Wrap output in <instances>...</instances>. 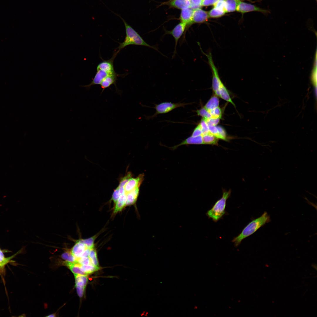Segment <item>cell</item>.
<instances>
[{"instance_id":"obj_1","label":"cell","mask_w":317,"mask_h":317,"mask_svg":"<svg viewBox=\"0 0 317 317\" xmlns=\"http://www.w3.org/2000/svg\"><path fill=\"white\" fill-rule=\"evenodd\" d=\"M270 220L269 216L267 212H264L261 216L249 223L241 233L233 239L232 242L234 243L235 247H237L243 239L253 234Z\"/></svg>"},{"instance_id":"obj_2","label":"cell","mask_w":317,"mask_h":317,"mask_svg":"<svg viewBox=\"0 0 317 317\" xmlns=\"http://www.w3.org/2000/svg\"><path fill=\"white\" fill-rule=\"evenodd\" d=\"M113 13H114L113 12ZM122 20L125 26L126 36L124 41L120 43L117 48L118 51L125 47L130 45H135L146 46L158 51L155 47L147 43L139 34L126 21L118 14L114 13Z\"/></svg>"},{"instance_id":"obj_3","label":"cell","mask_w":317,"mask_h":317,"mask_svg":"<svg viewBox=\"0 0 317 317\" xmlns=\"http://www.w3.org/2000/svg\"><path fill=\"white\" fill-rule=\"evenodd\" d=\"M231 192L230 189L227 191L223 189L222 197L207 211V215L213 221L217 222L225 214L226 201L230 196Z\"/></svg>"},{"instance_id":"obj_4","label":"cell","mask_w":317,"mask_h":317,"mask_svg":"<svg viewBox=\"0 0 317 317\" xmlns=\"http://www.w3.org/2000/svg\"><path fill=\"white\" fill-rule=\"evenodd\" d=\"M189 104L183 103H173L170 102H164L158 104H155L154 108L155 113L151 118H154L158 114L168 113L174 109L180 107H184Z\"/></svg>"},{"instance_id":"obj_5","label":"cell","mask_w":317,"mask_h":317,"mask_svg":"<svg viewBox=\"0 0 317 317\" xmlns=\"http://www.w3.org/2000/svg\"><path fill=\"white\" fill-rule=\"evenodd\" d=\"M236 10L242 14L253 11H258L264 14H267L270 13V11L268 10L251 4L241 1L240 0L238 1Z\"/></svg>"},{"instance_id":"obj_6","label":"cell","mask_w":317,"mask_h":317,"mask_svg":"<svg viewBox=\"0 0 317 317\" xmlns=\"http://www.w3.org/2000/svg\"><path fill=\"white\" fill-rule=\"evenodd\" d=\"M187 26L186 23L181 22L176 25L171 30L166 31L165 35H171L173 37L175 41V46L173 56V57L174 56L176 53V48L178 41L183 35Z\"/></svg>"},{"instance_id":"obj_7","label":"cell","mask_w":317,"mask_h":317,"mask_svg":"<svg viewBox=\"0 0 317 317\" xmlns=\"http://www.w3.org/2000/svg\"><path fill=\"white\" fill-rule=\"evenodd\" d=\"M143 174H141L136 178H130L124 187L125 194L135 188L139 187L143 180Z\"/></svg>"},{"instance_id":"obj_8","label":"cell","mask_w":317,"mask_h":317,"mask_svg":"<svg viewBox=\"0 0 317 317\" xmlns=\"http://www.w3.org/2000/svg\"><path fill=\"white\" fill-rule=\"evenodd\" d=\"M97 72L93 79L92 81L90 84L82 86L86 87L87 89H89L92 86L100 85L101 82L107 76L116 73L111 74L106 72L104 71L98 70H97Z\"/></svg>"},{"instance_id":"obj_9","label":"cell","mask_w":317,"mask_h":317,"mask_svg":"<svg viewBox=\"0 0 317 317\" xmlns=\"http://www.w3.org/2000/svg\"><path fill=\"white\" fill-rule=\"evenodd\" d=\"M119 52L117 51L115 53L110 59L103 61L99 64L97 67V70H103L111 74L115 73L114 68L113 61L117 53Z\"/></svg>"},{"instance_id":"obj_10","label":"cell","mask_w":317,"mask_h":317,"mask_svg":"<svg viewBox=\"0 0 317 317\" xmlns=\"http://www.w3.org/2000/svg\"><path fill=\"white\" fill-rule=\"evenodd\" d=\"M87 248H88L83 242L81 239H80L76 241L74 245L70 250V251L71 254L76 258L77 260Z\"/></svg>"},{"instance_id":"obj_11","label":"cell","mask_w":317,"mask_h":317,"mask_svg":"<svg viewBox=\"0 0 317 317\" xmlns=\"http://www.w3.org/2000/svg\"><path fill=\"white\" fill-rule=\"evenodd\" d=\"M209 18L208 12L198 8L194 10L193 15V23H200L206 21Z\"/></svg>"},{"instance_id":"obj_12","label":"cell","mask_w":317,"mask_h":317,"mask_svg":"<svg viewBox=\"0 0 317 317\" xmlns=\"http://www.w3.org/2000/svg\"><path fill=\"white\" fill-rule=\"evenodd\" d=\"M202 144H203V143L202 135L197 137L191 136L183 141L179 144L171 147V149L174 150L178 146L184 145Z\"/></svg>"},{"instance_id":"obj_13","label":"cell","mask_w":317,"mask_h":317,"mask_svg":"<svg viewBox=\"0 0 317 317\" xmlns=\"http://www.w3.org/2000/svg\"><path fill=\"white\" fill-rule=\"evenodd\" d=\"M194 9L188 8L182 10L180 20L181 22L186 23L187 25L193 24L192 18Z\"/></svg>"},{"instance_id":"obj_14","label":"cell","mask_w":317,"mask_h":317,"mask_svg":"<svg viewBox=\"0 0 317 317\" xmlns=\"http://www.w3.org/2000/svg\"><path fill=\"white\" fill-rule=\"evenodd\" d=\"M171 6L181 10L191 7L190 0H170L168 2Z\"/></svg>"},{"instance_id":"obj_15","label":"cell","mask_w":317,"mask_h":317,"mask_svg":"<svg viewBox=\"0 0 317 317\" xmlns=\"http://www.w3.org/2000/svg\"><path fill=\"white\" fill-rule=\"evenodd\" d=\"M127 200L126 195L125 193L120 194L119 197L115 204L113 212V214L115 215L121 212L126 206Z\"/></svg>"},{"instance_id":"obj_16","label":"cell","mask_w":317,"mask_h":317,"mask_svg":"<svg viewBox=\"0 0 317 317\" xmlns=\"http://www.w3.org/2000/svg\"><path fill=\"white\" fill-rule=\"evenodd\" d=\"M139 187L136 188L126 194V206L135 204L139 196Z\"/></svg>"},{"instance_id":"obj_17","label":"cell","mask_w":317,"mask_h":317,"mask_svg":"<svg viewBox=\"0 0 317 317\" xmlns=\"http://www.w3.org/2000/svg\"><path fill=\"white\" fill-rule=\"evenodd\" d=\"M117 75L115 73L107 76L103 79L100 85L102 89V92L105 89L109 87L112 85L114 84L116 85L115 83Z\"/></svg>"},{"instance_id":"obj_18","label":"cell","mask_w":317,"mask_h":317,"mask_svg":"<svg viewBox=\"0 0 317 317\" xmlns=\"http://www.w3.org/2000/svg\"><path fill=\"white\" fill-rule=\"evenodd\" d=\"M63 264L68 267L74 274L87 275L81 270L80 267V264L78 262L73 263L65 261L63 262Z\"/></svg>"},{"instance_id":"obj_19","label":"cell","mask_w":317,"mask_h":317,"mask_svg":"<svg viewBox=\"0 0 317 317\" xmlns=\"http://www.w3.org/2000/svg\"><path fill=\"white\" fill-rule=\"evenodd\" d=\"M219 91V97L222 99L231 103L235 107V105L232 100L228 90L222 83L220 86Z\"/></svg>"},{"instance_id":"obj_20","label":"cell","mask_w":317,"mask_h":317,"mask_svg":"<svg viewBox=\"0 0 317 317\" xmlns=\"http://www.w3.org/2000/svg\"><path fill=\"white\" fill-rule=\"evenodd\" d=\"M203 144L217 145L218 139L209 131L202 135Z\"/></svg>"},{"instance_id":"obj_21","label":"cell","mask_w":317,"mask_h":317,"mask_svg":"<svg viewBox=\"0 0 317 317\" xmlns=\"http://www.w3.org/2000/svg\"><path fill=\"white\" fill-rule=\"evenodd\" d=\"M219 100L218 97L214 94L210 99L204 107L208 111H209L219 107Z\"/></svg>"},{"instance_id":"obj_22","label":"cell","mask_w":317,"mask_h":317,"mask_svg":"<svg viewBox=\"0 0 317 317\" xmlns=\"http://www.w3.org/2000/svg\"><path fill=\"white\" fill-rule=\"evenodd\" d=\"M239 0H225L224 10L226 13L233 12L236 10Z\"/></svg>"},{"instance_id":"obj_23","label":"cell","mask_w":317,"mask_h":317,"mask_svg":"<svg viewBox=\"0 0 317 317\" xmlns=\"http://www.w3.org/2000/svg\"><path fill=\"white\" fill-rule=\"evenodd\" d=\"M75 280V286L86 287L88 280L87 275L74 274Z\"/></svg>"},{"instance_id":"obj_24","label":"cell","mask_w":317,"mask_h":317,"mask_svg":"<svg viewBox=\"0 0 317 317\" xmlns=\"http://www.w3.org/2000/svg\"><path fill=\"white\" fill-rule=\"evenodd\" d=\"M80 267L81 270L87 275L98 270L100 269L99 266H95L92 264L82 265L80 264Z\"/></svg>"},{"instance_id":"obj_25","label":"cell","mask_w":317,"mask_h":317,"mask_svg":"<svg viewBox=\"0 0 317 317\" xmlns=\"http://www.w3.org/2000/svg\"><path fill=\"white\" fill-rule=\"evenodd\" d=\"M225 13L224 11L214 7L208 14L209 17L217 18L223 16Z\"/></svg>"},{"instance_id":"obj_26","label":"cell","mask_w":317,"mask_h":317,"mask_svg":"<svg viewBox=\"0 0 317 317\" xmlns=\"http://www.w3.org/2000/svg\"><path fill=\"white\" fill-rule=\"evenodd\" d=\"M61 258L65 261L73 263H77L76 258L71 254L70 250L68 249L61 255Z\"/></svg>"},{"instance_id":"obj_27","label":"cell","mask_w":317,"mask_h":317,"mask_svg":"<svg viewBox=\"0 0 317 317\" xmlns=\"http://www.w3.org/2000/svg\"><path fill=\"white\" fill-rule=\"evenodd\" d=\"M89 257L92 264L95 266H99V262L97 258L96 249L94 248L91 250Z\"/></svg>"},{"instance_id":"obj_28","label":"cell","mask_w":317,"mask_h":317,"mask_svg":"<svg viewBox=\"0 0 317 317\" xmlns=\"http://www.w3.org/2000/svg\"><path fill=\"white\" fill-rule=\"evenodd\" d=\"M197 115L201 116L204 119H207L212 117V116L209 112L204 107L198 109L196 111Z\"/></svg>"},{"instance_id":"obj_29","label":"cell","mask_w":317,"mask_h":317,"mask_svg":"<svg viewBox=\"0 0 317 317\" xmlns=\"http://www.w3.org/2000/svg\"><path fill=\"white\" fill-rule=\"evenodd\" d=\"M97 235H95L88 239H81V240L88 248L92 249L94 248V241Z\"/></svg>"},{"instance_id":"obj_30","label":"cell","mask_w":317,"mask_h":317,"mask_svg":"<svg viewBox=\"0 0 317 317\" xmlns=\"http://www.w3.org/2000/svg\"><path fill=\"white\" fill-rule=\"evenodd\" d=\"M208 111L210 114L212 118L221 119L222 117V112L221 108L219 107Z\"/></svg>"},{"instance_id":"obj_31","label":"cell","mask_w":317,"mask_h":317,"mask_svg":"<svg viewBox=\"0 0 317 317\" xmlns=\"http://www.w3.org/2000/svg\"><path fill=\"white\" fill-rule=\"evenodd\" d=\"M218 131L219 139L227 141L228 139L226 132L223 128L220 126H217Z\"/></svg>"},{"instance_id":"obj_32","label":"cell","mask_w":317,"mask_h":317,"mask_svg":"<svg viewBox=\"0 0 317 317\" xmlns=\"http://www.w3.org/2000/svg\"><path fill=\"white\" fill-rule=\"evenodd\" d=\"M199 124L202 130V135L206 134L209 132L208 125L204 118H203L202 119Z\"/></svg>"},{"instance_id":"obj_33","label":"cell","mask_w":317,"mask_h":317,"mask_svg":"<svg viewBox=\"0 0 317 317\" xmlns=\"http://www.w3.org/2000/svg\"><path fill=\"white\" fill-rule=\"evenodd\" d=\"M220 119L218 118L211 117L204 119L208 125L216 126L219 123Z\"/></svg>"},{"instance_id":"obj_34","label":"cell","mask_w":317,"mask_h":317,"mask_svg":"<svg viewBox=\"0 0 317 317\" xmlns=\"http://www.w3.org/2000/svg\"><path fill=\"white\" fill-rule=\"evenodd\" d=\"M317 67L316 65L315 64V65L312 70L311 75V80L313 85L316 87L317 84Z\"/></svg>"},{"instance_id":"obj_35","label":"cell","mask_w":317,"mask_h":317,"mask_svg":"<svg viewBox=\"0 0 317 317\" xmlns=\"http://www.w3.org/2000/svg\"><path fill=\"white\" fill-rule=\"evenodd\" d=\"M78 263L82 265H88L92 264L90 259L89 257L79 258L77 259Z\"/></svg>"},{"instance_id":"obj_36","label":"cell","mask_w":317,"mask_h":317,"mask_svg":"<svg viewBox=\"0 0 317 317\" xmlns=\"http://www.w3.org/2000/svg\"><path fill=\"white\" fill-rule=\"evenodd\" d=\"M120 195L119 188L118 186L114 190L112 198L110 199L115 204L117 202Z\"/></svg>"},{"instance_id":"obj_37","label":"cell","mask_w":317,"mask_h":317,"mask_svg":"<svg viewBox=\"0 0 317 317\" xmlns=\"http://www.w3.org/2000/svg\"><path fill=\"white\" fill-rule=\"evenodd\" d=\"M203 0H190L191 5L190 8L194 10L200 8L201 6V3Z\"/></svg>"},{"instance_id":"obj_38","label":"cell","mask_w":317,"mask_h":317,"mask_svg":"<svg viewBox=\"0 0 317 317\" xmlns=\"http://www.w3.org/2000/svg\"><path fill=\"white\" fill-rule=\"evenodd\" d=\"M209 131L218 139L219 135L217 126L208 125Z\"/></svg>"},{"instance_id":"obj_39","label":"cell","mask_w":317,"mask_h":317,"mask_svg":"<svg viewBox=\"0 0 317 317\" xmlns=\"http://www.w3.org/2000/svg\"><path fill=\"white\" fill-rule=\"evenodd\" d=\"M202 130L199 124L193 130L191 136L193 137H197L202 135Z\"/></svg>"},{"instance_id":"obj_40","label":"cell","mask_w":317,"mask_h":317,"mask_svg":"<svg viewBox=\"0 0 317 317\" xmlns=\"http://www.w3.org/2000/svg\"><path fill=\"white\" fill-rule=\"evenodd\" d=\"M218 0H203L201 3V6H207L214 5Z\"/></svg>"},{"instance_id":"obj_41","label":"cell","mask_w":317,"mask_h":317,"mask_svg":"<svg viewBox=\"0 0 317 317\" xmlns=\"http://www.w3.org/2000/svg\"><path fill=\"white\" fill-rule=\"evenodd\" d=\"M224 2L225 0H218L217 2L214 5V7L225 11Z\"/></svg>"},{"instance_id":"obj_42","label":"cell","mask_w":317,"mask_h":317,"mask_svg":"<svg viewBox=\"0 0 317 317\" xmlns=\"http://www.w3.org/2000/svg\"><path fill=\"white\" fill-rule=\"evenodd\" d=\"M75 286L78 296L80 297H82L84 294L85 287L77 286Z\"/></svg>"},{"instance_id":"obj_43","label":"cell","mask_w":317,"mask_h":317,"mask_svg":"<svg viewBox=\"0 0 317 317\" xmlns=\"http://www.w3.org/2000/svg\"><path fill=\"white\" fill-rule=\"evenodd\" d=\"M91 249L89 248H87L83 252L82 255L79 258H84L87 257H89V254L91 251Z\"/></svg>"},{"instance_id":"obj_44","label":"cell","mask_w":317,"mask_h":317,"mask_svg":"<svg viewBox=\"0 0 317 317\" xmlns=\"http://www.w3.org/2000/svg\"><path fill=\"white\" fill-rule=\"evenodd\" d=\"M46 316L47 317H55V315L54 314H52L48 315V316Z\"/></svg>"},{"instance_id":"obj_45","label":"cell","mask_w":317,"mask_h":317,"mask_svg":"<svg viewBox=\"0 0 317 317\" xmlns=\"http://www.w3.org/2000/svg\"></svg>"}]
</instances>
